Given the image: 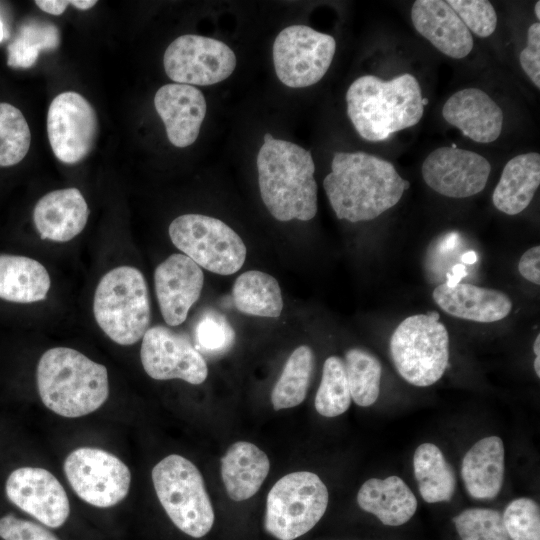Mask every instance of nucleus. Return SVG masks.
<instances>
[{"instance_id": "nucleus-1", "label": "nucleus", "mask_w": 540, "mask_h": 540, "mask_svg": "<svg viewBox=\"0 0 540 540\" xmlns=\"http://www.w3.org/2000/svg\"><path fill=\"white\" fill-rule=\"evenodd\" d=\"M410 186L394 165L362 151L335 152L323 187L338 219L369 221L394 207Z\"/></svg>"}, {"instance_id": "nucleus-2", "label": "nucleus", "mask_w": 540, "mask_h": 540, "mask_svg": "<svg viewBox=\"0 0 540 540\" xmlns=\"http://www.w3.org/2000/svg\"><path fill=\"white\" fill-rule=\"evenodd\" d=\"M257 155L260 194L279 221H309L317 213V183L312 154L305 148L265 133Z\"/></svg>"}, {"instance_id": "nucleus-3", "label": "nucleus", "mask_w": 540, "mask_h": 540, "mask_svg": "<svg viewBox=\"0 0 540 540\" xmlns=\"http://www.w3.org/2000/svg\"><path fill=\"white\" fill-rule=\"evenodd\" d=\"M422 90L412 74L391 80L364 75L354 80L347 92V114L357 133L370 142L412 126L424 114Z\"/></svg>"}, {"instance_id": "nucleus-4", "label": "nucleus", "mask_w": 540, "mask_h": 540, "mask_svg": "<svg viewBox=\"0 0 540 540\" xmlns=\"http://www.w3.org/2000/svg\"><path fill=\"white\" fill-rule=\"evenodd\" d=\"M37 387L49 410L63 417H81L97 410L108 398V372L104 365L75 349L55 347L38 362Z\"/></svg>"}, {"instance_id": "nucleus-5", "label": "nucleus", "mask_w": 540, "mask_h": 540, "mask_svg": "<svg viewBox=\"0 0 540 540\" xmlns=\"http://www.w3.org/2000/svg\"><path fill=\"white\" fill-rule=\"evenodd\" d=\"M93 312L99 327L115 343L132 345L143 338L151 320L143 274L135 267L110 270L95 290Z\"/></svg>"}, {"instance_id": "nucleus-6", "label": "nucleus", "mask_w": 540, "mask_h": 540, "mask_svg": "<svg viewBox=\"0 0 540 540\" xmlns=\"http://www.w3.org/2000/svg\"><path fill=\"white\" fill-rule=\"evenodd\" d=\"M436 311L405 318L390 339V354L399 375L427 387L443 376L449 362V334Z\"/></svg>"}, {"instance_id": "nucleus-7", "label": "nucleus", "mask_w": 540, "mask_h": 540, "mask_svg": "<svg viewBox=\"0 0 540 540\" xmlns=\"http://www.w3.org/2000/svg\"><path fill=\"white\" fill-rule=\"evenodd\" d=\"M157 497L168 517L185 534L205 536L214 523V510L197 467L181 455L171 454L152 470Z\"/></svg>"}, {"instance_id": "nucleus-8", "label": "nucleus", "mask_w": 540, "mask_h": 540, "mask_svg": "<svg viewBox=\"0 0 540 540\" xmlns=\"http://www.w3.org/2000/svg\"><path fill=\"white\" fill-rule=\"evenodd\" d=\"M328 499L327 487L315 473L287 474L268 493L265 529L278 540H294L319 522Z\"/></svg>"}, {"instance_id": "nucleus-9", "label": "nucleus", "mask_w": 540, "mask_h": 540, "mask_svg": "<svg viewBox=\"0 0 540 540\" xmlns=\"http://www.w3.org/2000/svg\"><path fill=\"white\" fill-rule=\"evenodd\" d=\"M169 236L199 267L219 275L236 273L246 259L247 249L241 237L214 217L181 215L171 222Z\"/></svg>"}, {"instance_id": "nucleus-10", "label": "nucleus", "mask_w": 540, "mask_h": 540, "mask_svg": "<svg viewBox=\"0 0 540 540\" xmlns=\"http://www.w3.org/2000/svg\"><path fill=\"white\" fill-rule=\"evenodd\" d=\"M336 51L335 39L306 25H291L275 38L273 63L278 79L291 88L319 82L328 71Z\"/></svg>"}, {"instance_id": "nucleus-11", "label": "nucleus", "mask_w": 540, "mask_h": 540, "mask_svg": "<svg viewBox=\"0 0 540 540\" xmlns=\"http://www.w3.org/2000/svg\"><path fill=\"white\" fill-rule=\"evenodd\" d=\"M64 472L74 492L95 507H112L129 492V468L118 457L102 449H75L65 459Z\"/></svg>"}, {"instance_id": "nucleus-12", "label": "nucleus", "mask_w": 540, "mask_h": 540, "mask_svg": "<svg viewBox=\"0 0 540 540\" xmlns=\"http://www.w3.org/2000/svg\"><path fill=\"white\" fill-rule=\"evenodd\" d=\"M167 76L178 84L207 86L227 79L237 59L224 42L201 35L177 37L163 57Z\"/></svg>"}, {"instance_id": "nucleus-13", "label": "nucleus", "mask_w": 540, "mask_h": 540, "mask_svg": "<svg viewBox=\"0 0 540 540\" xmlns=\"http://www.w3.org/2000/svg\"><path fill=\"white\" fill-rule=\"evenodd\" d=\"M47 133L56 158L65 164H76L93 150L98 135L97 114L81 94L60 93L48 109Z\"/></svg>"}, {"instance_id": "nucleus-14", "label": "nucleus", "mask_w": 540, "mask_h": 540, "mask_svg": "<svg viewBox=\"0 0 540 540\" xmlns=\"http://www.w3.org/2000/svg\"><path fill=\"white\" fill-rule=\"evenodd\" d=\"M140 357L145 372L155 380L182 379L203 383L208 375L205 359L190 341L164 326L149 328L142 338Z\"/></svg>"}, {"instance_id": "nucleus-15", "label": "nucleus", "mask_w": 540, "mask_h": 540, "mask_svg": "<svg viewBox=\"0 0 540 540\" xmlns=\"http://www.w3.org/2000/svg\"><path fill=\"white\" fill-rule=\"evenodd\" d=\"M424 182L450 198H467L486 186L491 165L482 155L465 149L440 147L433 150L421 168Z\"/></svg>"}, {"instance_id": "nucleus-16", "label": "nucleus", "mask_w": 540, "mask_h": 540, "mask_svg": "<svg viewBox=\"0 0 540 540\" xmlns=\"http://www.w3.org/2000/svg\"><path fill=\"white\" fill-rule=\"evenodd\" d=\"M5 492L15 506L47 527L58 528L69 517L70 505L66 491L46 469H15L7 478Z\"/></svg>"}, {"instance_id": "nucleus-17", "label": "nucleus", "mask_w": 540, "mask_h": 540, "mask_svg": "<svg viewBox=\"0 0 540 540\" xmlns=\"http://www.w3.org/2000/svg\"><path fill=\"white\" fill-rule=\"evenodd\" d=\"M154 284L164 321L170 326H178L199 299L204 274L188 256L172 254L155 269Z\"/></svg>"}, {"instance_id": "nucleus-18", "label": "nucleus", "mask_w": 540, "mask_h": 540, "mask_svg": "<svg viewBox=\"0 0 540 540\" xmlns=\"http://www.w3.org/2000/svg\"><path fill=\"white\" fill-rule=\"evenodd\" d=\"M154 105L174 146L184 148L196 141L207 110L205 97L198 88L166 84L156 92Z\"/></svg>"}, {"instance_id": "nucleus-19", "label": "nucleus", "mask_w": 540, "mask_h": 540, "mask_svg": "<svg viewBox=\"0 0 540 540\" xmlns=\"http://www.w3.org/2000/svg\"><path fill=\"white\" fill-rule=\"evenodd\" d=\"M442 116L464 136L478 143H491L502 132V109L478 88H465L452 94L443 105Z\"/></svg>"}, {"instance_id": "nucleus-20", "label": "nucleus", "mask_w": 540, "mask_h": 540, "mask_svg": "<svg viewBox=\"0 0 540 540\" xmlns=\"http://www.w3.org/2000/svg\"><path fill=\"white\" fill-rule=\"evenodd\" d=\"M411 20L420 35L451 58H465L473 49L471 32L447 1H415L411 8Z\"/></svg>"}, {"instance_id": "nucleus-21", "label": "nucleus", "mask_w": 540, "mask_h": 540, "mask_svg": "<svg viewBox=\"0 0 540 540\" xmlns=\"http://www.w3.org/2000/svg\"><path fill=\"white\" fill-rule=\"evenodd\" d=\"M89 208L77 188L51 191L41 197L33 211V220L42 239L67 242L82 232Z\"/></svg>"}, {"instance_id": "nucleus-22", "label": "nucleus", "mask_w": 540, "mask_h": 540, "mask_svg": "<svg viewBox=\"0 0 540 540\" xmlns=\"http://www.w3.org/2000/svg\"><path fill=\"white\" fill-rule=\"evenodd\" d=\"M432 297L447 314L481 323L502 320L512 310V301L504 292L467 283L440 284Z\"/></svg>"}, {"instance_id": "nucleus-23", "label": "nucleus", "mask_w": 540, "mask_h": 540, "mask_svg": "<svg viewBox=\"0 0 540 540\" xmlns=\"http://www.w3.org/2000/svg\"><path fill=\"white\" fill-rule=\"evenodd\" d=\"M504 471V444L498 436L480 439L462 460V480L468 494L475 499L496 497L503 485Z\"/></svg>"}, {"instance_id": "nucleus-24", "label": "nucleus", "mask_w": 540, "mask_h": 540, "mask_svg": "<svg viewBox=\"0 0 540 540\" xmlns=\"http://www.w3.org/2000/svg\"><path fill=\"white\" fill-rule=\"evenodd\" d=\"M357 502L360 508L388 526L405 524L417 509L414 493L398 476L368 479L358 491Z\"/></svg>"}, {"instance_id": "nucleus-25", "label": "nucleus", "mask_w": 540, "mask_h": 540, "mask_svg": "<svg viewBox=\"0 0 540 540\" xmlns=\"http://www.w3.org/2000/svg\"><path fill=\"white\" fill-rule=\"evenodd\" d=\"M269 469L268 456L256 445L246 441L233 443L221 459V476L228 496L234 501L251 498Z\"/></svg>"}, {"instance_id": "nucleus-26", "label": "nucleus", "mask_w": 540, "mask_h": 540, "mask_svg": "<svg viewBox=\"0 0 540 540\" xmlns=\"http://www.w3.org/2000/svg\"><path fill=\"white\" fill-rule=\"evenodd\" d=\"M540 185V155L529 152L510 159L503 168L492 201L504 214L516 215L531 203Z\"/></svg>"}, {"instance_id": "nucleus-27", "label": "nucleus", "mask_w": 540, "mask_h": 540, "mask_svg": "<svg viewBox=\"0 0 540 540\" xmlns=\"http://www.w3.org/2000/svg\"><path fill=\"white\" fill-rule=\"evenodd\" d=\"M51 281L37 260L19 255H0V299L15 303L44 300Z\"/></svg>"}, {"instance_id": "nucleus-28", "label": "nucleus", "mask_w": 540, "mask_h": 540, "mask_svg": "<svg viewBox=\"0 0 540 540\" xmlns=\"http://www.w3.org/2000/svg\"><path fill=\"white\" fill-rule=\"evenodd\" d=\"M232 298L236 309L248 315L277 318L283 309L278 281L259 270L246 271L236 278Z\"/></svg>"}, {"instance_id": "nucleus-29", "label": "nucleus", "mask_w": 540, "mask_h": 540, "mask_svg": "<svg viewBox=\"0 0 540 540\" xmlns=\"http://www.w3.org/2000/svg\"><path fill=\"white\" fill-rule=\"evenodd\" d=\"M413 468L420 495L426 502L449 501L453 497L455 473L436 445H419L413 456Z\"/></svg>"}, {"instance_id": "nucleus-30", "label": "nucleus", "mask_w": 540, "mask_h": 540, "mask_svg": "<svg viewBox=\"0 0 540 540\" xmlns=\"http://www.w3.org/2000/svg\"><path fill=\"white\" fill-rule=\"evenodd\" d=\"M314 368V354L307 345L297 347L289 356L273 387L271 402L275 410L292 408L306 397Z\"/></svg>"}, {"instance_id": "nucleus-31", "label": "nucleus", "mask_w": 540, "mask_h": 540, "mask_svg": "<svg viewBox=\"0 0 540 540\" xmlns=\"http://www.w3.org/2000/svg\"><path fill=\"white\" fill-rule=\"evenodd\" d=\"M345 370L351 399L361 407L371 406L380 392L382 365L364 349L352 348L345 354Z\"/></svg>"}, {"instance_id": "nucleus-32", "label": "nucleus", "mask_w": 540, "mask_h": 540, "mask_svg": "<svg viewBox=\"0 0 540 540\" xmlns=\"http://www.w3.org/2000/svg\"><path fill=\"white\" fill-rule=\"evenodd\" d=\"M58 28L49 22L30 20L19 29L15 39L8 45L7 64L12 68H30L42 50L59 46Z\"/></svg>"}, {"instance_id": "nucleus-33", "label": "nucleus", "mask_w": 540, "mask_h": 540, "mask_svg": "<svg viewBox=\"0 0 540 540\" xmlns=\"http://www.w3.org/2000/svg\"><path fill=\"white\" fill-rule=\"evenodd\" d=\"M351 394L344 361L328 357L323 365L322 378L315 396V408L325 417H336L348 410Z\"/></svg>"}, {"instance_id": "nucleus-34", "label": "nucleus", "mask_w": 540, "mask_h": 540, "mask_svg": "<svg viewBox=\"0 0 540 540\" xmlns=\"http://www.w3.org/2000/svg\"><path fill=\"white\" fill-rule=\"evenodd\" d=\"M31 133L22 112L15 106L0 102V166L18 164L29 151Z\"/></svg>"}, {"instance_id": "nucleus-35", "label": "nucleus", "mask_w": 540, "mask_h": 540, "mask_svg": "<svg viewBox=\"0 0 540 540\" xmlns=\"http://www.w3.org/2000/svg\"><path fill=\"white\" fill-rule=\"evenodd\" d=\"M462 540H510L502 515L490 508H470L453 518Z\"/></svg>"}, {"instance_id": "nucleus-36", "label": "nucleus", "mask_w": 540, "mask_h": 540, "mask_svg": "<svg viewBox=\"0 0 540 540\" xmlns=\"http://www.w3.org/2000/svg\"><path fill=\"white\" fill-rule=\"evenodd\" d=\"M502 519L511 540H540V509L534 500L514 499L506 506Z\"/></svg>"}, {"instance_id": "nucleus-37", "label": "nucleus", "mask_w": 540, "mask_h": 540, "mask_svg": "<svg viewBox=\"0 0 540 540\" xmlns=\"http://www.w3.org/2000/svg\"><path fill=\"white\" fill-rule=\"evenodd\" d=\"M195 338L202 351L220 355L232 347L235 332L223 315L216 311H208L196 325Z\"/></svg>"}, {"instance_id": "nucleus-38", "label": "nucleus", "mask_w": 540, "mask_h": 540, "mask_svg": "<svg viewBox=\"0 0 540 540\" xmlns=\"http://www.w3.org/2000/svg\"><path fill=\"white\" fill-rule=\"evenodd\" d=\"M447 3L467 29L478 37H488L495 31L498 19L491 2L486 0H448Z\"/></svg>"}, {"instance_id": "nucleus-39", "label": "nucleus", "mask_w": 540, "mask_h": 540, "mask_svg": "<svg viewBox=\"0 0 540 540\" xmlns=\"http://www.w3.org/2000/svg\"><path fill=\"white\" fill-rule=\"evenodd\" d=\"M0 537L3 540H59L43 526L13 514L0 518Z\"/></svg>"}, {"instance_id": "nucleus-40", "label": "nucleus", "mask_w": 540, "mask_h": 540, "mask_svg": "<svg viewBox=\"0 0 540 540\" xmlns=\"http://www.w3.org/2000/svg\"><path fill=\"white\" fill-rule=\"evenodd\" d=\"M520 65L531 82L540 88V24L533 23L527 32V45L520 52Z\"/></svg>"}, {"instance_id": "nucleus-41", "label": "nucleus", "mask_w": 540, "mask_h": 540, "mask_svg": "<svg viewBox=\"0 0 540 540\" xmlns=\"http://www.w3.org/2000/svg\"><path fill=\"white\" fill-rule=\"evenodd\" d=\"M540 246H533L523 253L518 264V270L526 280L540 284Z\"/></svg>"}, {"instance_id": "nucleus-42", "label": "nucleus", "mask_w": 540, "mask_h": 540, "mask_svg": "<svg viewBox=\"0 0 540 540\" xmlns=\"http://www.w3.org/2000/svg\"><path fill=\"white\" fill-rule=\"evenodd\" d=\"M35 4L44 12L52 15H61L69 5L65 0H37Z\"/></svg>"}, {"instance_id": "nucleus-43", "label": "nucleus", "mask_w": 540, "mask_h": 540, "mask_svg": "<svg viewBox=\"0 0 540 540\" xmlns=\"http://www.w3.org/2000/svg\"><path fill=\"white\" fill-rule=\"evenodd\" d=\"M466 275V268L463 264H456L452 268V274L447 275V284L448 286H454L459 283L462 277Z\"/></svg>"}, {"instance_id": "nucleus-44", "label": "nucleus", "mask_w": 540, "mask_h": 540, "mask_svg": "<svg viewBox=\"0 0 540 540\" xmlns=\"http://www.w3.org/2000/svg\"><path fill=\"white\" fill-rule=\"evenodd\" d=\"M97 1L95 0H71L69 1V4L73 5L74 7L80 9V10H87L95 6Z\"/></svg>"}, {"instance_id": "nucleus-45", "label": "nucleus", "mask_w": 540, "mask_h": 540, "mask_svg": "<svg viewBox=\"0 0 540 540\" xmlns=\"http://www.w3.org/2000/svg\"><path fill=\"white\" fill-rule=\"evenodd\" d=\"M456 240L457 234L454 233L449 235L445 242L441 245V249L444 251L453 249L456 245Z\"/></svg>"}, {"instance_id": "nucleus-46", "label": "nucleus", "mask_w": 540, "mask_h": 540, "mask_svg": "<svg viewBox=\"0 0 540 540\" xmlns=\"http://www.w3.org/2000/svg\"><path fill=\"white\" fill-rule=\"evenodd\" d=\"M461 261L466 264H472L477 261V255L473 251H468L461 256Z\"/></svg>"}, {"instance_id": "nucleus-47", "label": "nucleus", "mask_w": 540, "mask_h": 540, "mask_svg": "<svg viewBox=\"0 0 540 540\" xmlns=\"http://www.w3.org/2000/svg\"><path fill=\"white\" fill-rule=\"evenodd\" d=\"M533 350L537 357L540 355V334L536 336V339L533 344Z\"/></svg>"}, {"instance_id": "nucleus-48", "label": "nucleus", "mask_w": 540, "mask_h": 540, "mask_svg": "<svg viewBox=\"0 0 540 540\" xmlns=\"http://www.w3.org/2000/svg\"><path fill=\"white\" fill-rule=\"evenodd\" d=\"M6 38H7L6 28L0 17V43L3 42Z\"/></svg>"}, {"instance_id": "nucleus-49", "label": "nucleus", "mask_w": 540, "mask_h": 540, "mask_svg": "<svg viewBox=\"0 0 540 540\" xmlns=\"http://www.w3.org/2000/svg\"><path fill=\"white\" fill-rule=\"evenodd\" d=\"M534 370L537 377H540V358L536 356L534 360Z\"/></svg>"}, {"instance_id": "nucleus-50", "label": "nucleus", "mask_w": 540, "mask_h": 540, "mask_svg": "<svg viewBox=\"0 0 540 540\" xmlns=\"http://www.w3.org/2000/svg\"><path fill=\"white\" fill-rule=\"evenodd\" d=\"M534 12H535L536 18L539 20L540 19V1L536 2L535 7H534Z\"/></svg>"}, {"instance_id": "nucleus-51", "label": "nucleus", "mask_w": 540, "mask_h": 540, "mask_svg": "<svg viewBox=\"0 0 540 540\" xmlns=\"http://www.w3.org/2000/svg\"><path fill=\"white\" fill-rule=\"evenodd\" d=\"M429 102L428 98H423L422 99V105L425 107V105H427Z\"/></svg>"}]
</instances>
